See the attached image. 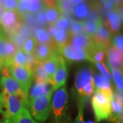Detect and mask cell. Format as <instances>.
<instances>
[{
  "label": "cell",
  "mask_w": 123,
  "mask_h": 123,
  "mask_svg": "<svg viewBox=\"0 0 123 123\" xmlns=\"http://www.w3.org/2000/svg\"><path fill=\"white\" fill-rule=\"evenodd\" d=\"M28 105L27 97L23 92L15 94H0V113L4 118L13 120L23 107Z\"/></svg>",
  "instance_id": "obj_1"
},
{
  "label": "cell",
  "mask_w": 123,
  "mask_h": 123,
  "mask_svg": "<svg viewBox=\"0 0 123 123\" xmlns=\"http://www.w3.org/2000/svg\"><path fill=\"white\" fill-rule=\"evenodd\" d=\"M112 101L113 92L111 90L96 89L91 103L97 122H101L109 118Z\"/></svg>",
  "instance_id": "obj_2"
},
{
  "label": "cell",
  "mask_w": 123,
  "mask_h": 123,
  "mask_svg": "<svg viewBox=\"0 0 123 123\" xmlns=\"http://www.w3.org/2000/svg\"><path fill=\"white\" fill-rule=\"evenodd\" d=\"M51 94H45L35 98L31 101L28 106L34 118L40 123H44L48 118L51 110Z\"/></svg>",
  "instance_id": "obj_3"
},
{
  "label": "cell",
  "mask_w": 123,
  "mask_h": 123,
  "mask_svg": "<svg viewBox=\"0 0 123 123\" xmlns=\"http://www.w3.org/2000/svg\"><path fill=\"white\" fill-rule=\"evenodd\" d=\"M7 66L9 68L10 75L20 84L25 94L28 97V91L31 87L33 79L32 71L25 66H17L13 64Z\"/></svg>",
  "instance_id": "obj_4"
},
{
  "label": "cell",
  "mask_w": 123,
  "mask_h": 123,
  "mask_svg": "<svg viewBox=\"0 0 123 123\" xmlns=\"http://www.w3.org/2000/svg\"><path fill=\"white\" fill-rule=\"evenodd\" d=\"M67 98L68 94L64 86L57 89L53 96L51 107L54 117L57 123H61L64 121V118L66 116Z\"/></svg>",
  "instance_id": "obj_5"
},
{
  "label": "cell",
  "mask_w": 123,
  "mask_h": 123,
  "mask_svg": "<svg viewBox=\"0 0 123 123\" xmlns=\"http://www.w3.org/2000/svg\"><path fill=\"white\" fill-rule=\"evenodd\" d=\"M23 23V17L17 10H4L0 21L4 32L8 34L16 32Z\"/></svg>",
  "instance_id": "obj_6"
},
{
  "label": "cell",
  "mask_w": 123,
  "mask_h": 123,
  "mask_svg": "<svg viewBox=\"0 0 123 123\" xmlns=\"http://www.w3.org/2000/svg\"><path fill=\"white\" fill-rule=\"evenodd\" d=\"M57 53L70 62H78L89 60L88 54L86 51L72 45L70 43H67L58 49Z\"/></svg>",
  "instance_id": "obj_7"
},
{
  "label": "cell",
  "mask_w": 123,
  "mask_h": 123,
  "mask_svg": "<svg viewBox=\"0 0 123 123\" xmlns=\"http://www.w3.org/2000/svg\"><path fill=\"white\" fill-rule=\"evenodd\" d=\"M44 6L42 0H19L17 11L23 17L27 13H37Z\"/></svg>",
  "instance_id": "obj_8"
},
{
  "label": "cell",
  "mask_w": 123,
  "mask_h": 123,
  "mask_svg": "<svg viewBox=\"0 0 123 123\" xmlns=\"http://www.w3.org/2000/svg\"><path fill=\"white\" fill-rule=\"evenodd\" d=\"M53 91V86L50 81H35V84L31 88L30 94H28V104L36 97L49 94H52Z\"/></svg>",
  "instance_id": "obj_9"
},
{
  "label": "cell",
  "mask_w": 123,
  "mask_h": 123,
  "mask_svg": "<svg viewBox=\"0 0 123 123\" xmlns=\"http://www.w3.org/2000/svg\"><path fill=\"white\" fill-rule=\"evenodd\" d=\"M67 76H68V71L66 66V62L64 59L60 56L57 69L53 75L52 81L51 82L53 86L54 90L65 85Z\"/></svg>",
  "instance_id": "obj_10"
},
{
  "label": "cell",
  "mask_w": 123,
  "mask_h": 123,
  "mask_svg": "<svg viewBox=\"0 0 123 123\" xmlns=\"http://www.w3.org/2000/svg\"><path fill=\"white\" fill-rule=\"evenodd\" d=\"M111 34H112L108 27L103 23H102L92 38L94 43L107 49L110 47Z\"/></svg>",
  "instance_id": "obj_11"
},
{
  "label": "cell",
  "mask_w": 123,
  "mask_h": 123,
  "mask_svg": "<svg viewBox=\"0 0 123 123\" xmlns=\"http://www.w3.org/2000/svg\"><path fill=\"white\" fill-rule=\"evenodd\" d=\"M68 43L77 47L84 49L87 53L94 44V42L91 37L85 34L84 33L70 36Z\"/></svg>",
  "instance_id": "obj_12"
},
{
  "label": "cell",
  "mask_w": 123,
  "mask_h": 123,
  "mask_svg": "<svg viewBox=\"0 0 123 123\" xmlns=\"http://www.w3.org/2000/svg\"><path fill=\"white\" fill-rule=\"evenodd\" d=\"M57 52V49L54 46L47 44H37L34 55L36 61L43 63Z\"/></svg>",
  "instance_id": "obj_13"
},
{
  "label": "cell",
  "mask_w": 123,
  "mask_h": 123,
  "mask_svg": "<svg viewBox=\"0 0 123 123\" xmlns=\"http://www.w3.org/2000/svg\"><path fill=\"white\" fill-rule=\"evenodd\" d=\"M93 71L89 67H84L77 73L75 80V86L78 92L81 90L84 86L93 81Z\"/></svg>",
  "instance_id": "obj_14"
},
{
  "label": "cell",
  "mask_w": 123,
  "mask_h": 123,
  "mask_svg": "<svg viewBox=\"0 0 123 123\" xmlns=\"http://www.w3.org/2000/svg\"><path fill=\"white\" fill-rule=\"evenodd\" d=\"M0 84L3 90V94H15L23 92L20 84L10 75H2Z\"/></svg>",
  "instance_id": "obj_15"
},
{
  "label": "cell",
  "mask_w": 123,
  "mask_h": 123,
  "mask_svg": "<svg viewBox=\"0 0 123 123\" xmlns=\"http://www.w3.org/2000/svg\"><path fill=\"white\" fill-rule=\"evenodd\" d=\"M107 58L110 68H115L122 70L123 68V52L119 51L114 46L108 48Z\"/></svg>",
  "instance_id": "obj_16"
},
{
  "label": "cell",
  "mask_w": 123,
  "mask_h": 123,
  "mask_svg": "<svg viewBox=\"0 0 123 123\" xmlns=\"http://www.w3.org/2000/svg\"><path fill=\"white\" fill-rule=\"evenodd\" d=\"M60 57V55L57 52V53H54L52 56H51L49 58L48 60L41 63L45 73L47 75L49 81H50V82L52 81L53 75L56 71L58 64H59Z\"/></svg>",
  "instance_id": "obj_17"
},
{
  "label": "cell",
  "mask_w": 123,
  "mask_h": 123,
  "mask_svg": "<svg viewBox=\"0 0 123 123\" xmlns=\"http://www.w3.org/2000/svg\"><path fill=\"white\" fill-rule=\"evenodd\" d=\"M33 37L34 38L38 44H49L57 48L53 39L51 38V36L49 35L47 30L43 27L40 26L34 28L33 32Z\"/></svg>",
  "instance_id": "obj_18"
},
{
  "label": "cell",
  "mask_w": 123,
  "mask_h": 123,
  "mask_svg": "<svg viewBox=\"0 0 123 123\" xmlns=\"http://www.w3.org/2000/svg\"><path fill=\"white\" fill-rule=\"evenodd\" d=\"M107 50V49L103 47L102 46L94 43L92 49L88 51L89 61L92 62L95 64L103 63Z\"/></svg>",
  "instance_id": "obj_19"
},
{
  "label": "cell",
  "mask_w": 123,
  "mask_h": 123,
  "mask_svg": "<svg viewBox=\"0 0 123 123\" xmlns=\"http://www.w3.org/2000/svg\"><path fill=\"white\" fill-rule=\"evenodd\" d=\"M104 24L108 27V29L113 33H117L120 30V20L119 18L118 14L114 9L110 10L107 14V20L104 22Z\"/></svg>",
  "instance_id": "obj_20"
},
{
  "label": "cell",
  "mask_w": 123,
  "mask_h": 123,
  "mask_svg": "<svg viewBox=\"0 0 123 123\" xmlns=\"http://www.w3.org/2000/svg\"><path fill=\"white\" fill-rule=\"evenodd\" d=\"M90 11V8L87 3L84 1H81L78 4L75 5L73 7L72 14L79 21L86 19Z\"/></svg>",
  "instance_id": "obj_21"
},
{
  "label": "cell",
  "mask_w": 123,
  "mask_h": 123,
  "mask_svg": "<svg viewBox=\"0 0 123 123\" xmlns=\"http://www.w3.org/2000/svg\"><path fill=\"white\" fill-rule=\"evenodd\" d=\"M69 38L70 34L68 31L66 30H57L53 37V42L57 49L68 43Z\"/></svg>",
  "instance_id": "obj_22"
},
{
  "label": "cell",
  "mask_w": 123,
  "mask_h": 123,
  "mask_svg": "<svg viewBox=\"0 0 123 123\" xmlns=\"http://www.w3.org/2000/svg\"><path fill=\"white\" fill-rule=\"evenodd\" d=\"M12 123H37L31 115L30 113V111L27 109L26 107H23L22 110L19 111L17 116L12 121Z\"/></svg>",
  "instance_id": "obj_23"
},
{
  "label": "cell",
  "mask_w": 123,
  "mask_h": 123,
  "mask_svg": "<svg viewBox=\"0 0 123 123\" xmlns=\"http://www.w3.org/2000/svg\"><path fill=\"white\" fill-rule=\"evenodd\" d=\"M102 23H103L102 19L97 21L86 20L84 22V33L92 38Z\"/></svg>",
  "instance_id": "obj_24"
},
{
  "label": "cell",
  "mask_w": 123,
  "mask_h": 123,
  "mask_svg": "<svg viewBox=\"0 0 123 123\" xmlns=\"http://www.w3.org/2000/svg\"><path fill=\"white\" fill-rule=\"evenodd\" d=\"M44 13L47 23L54 24L61 17V13L57 7H45Z\"/></svg>",
  "instance_id": "obj_25"
},
{
  "label": "cell",
  "mask_w": 123,
  "mask_h": 123,
  "mask_svg": "<svg viewBox=\"0 0 123 123\" xmlns=\"http://www.w3.org/2000/svg\"><path fill=\"white\" fill-rule=\"evenodd\" d=\"M123 115V104L115 101L113 98L111 105V111L108 118L112 122H116L118 119Z\"/></svg>",
  "instance_id": "obj_26"
},
{
  "label": "cell",
  "mask_w": 123,
  "mask_h": 123,
  "mask_svg": "<svg viewBox=\"0 0 123 123\" xmlns=\"http://www.w3.org/2000/svg\"><path fill=\"white\" fill-rule=\"evenodd\" d=\"M33 78H34L36 81H49V78L47 73H45L44 68L41 63L38 62L35 67L32 70Z\"/></svg>",
  "instance_id": "obj_27"
},
{
  "label": "cell",
  "mask_w": 123,
  "mask_h": 123,
  "mask_svg": "<svg viewBox=\"0 0 123 123\" xmlns=\"http://www.w3.org/2000/svg\"><path fill=\"white\" fill-rule=\"evenodd\" d=\"M72 21L73 20L70 14H62L61 17L54 23V25L57 27V30H66L68 31Z\"/></svg>",
  "instance_id": "obj_28"
},
{
  "label": "cell",
  "mask_w": 123,
  "mask_h": 123,
  "mask_svg": "<svg viewBox=\"0 0 123 123\" xmlns=\"http://www.w3.org/2000/svg\"><path fill=\"white\" fill-rule=\"evenodd\" d=\"M73 7L69 0H57V8L61 14H72Z\"/></svg>",
  "instance_id": "obj_29"
},
{
  "label": "cell",
  "mask_w": 123,
  "mask_h": 123,
  "mask_svg": "<svg viewBox=\"0 0 123 123\" xmlns=\"http://www.w3.org/2000/svg\"><path fill=\"white\" fill-rule=\"evenodd\" d=\"M37 44L38 43H36L34 38L33 36H31L25 40L21 49L27 54H34Z\"/></svg>",
  "instance_id": "obj_30"
},
{
  "label": "cell",
  "mask_w": 123,
  "mask_h": 123,
  "mask_svg": "<svg viewBox=\"0 0 123 123\" xmlns=\"http://www.w3.org/2000/svg\"><path fill=\"white\" fill-rule=\"evenodd\" d=\"M94 84L98 90H111L110 82L100 74L95 75Z\"/></svg>",
  "instance_id": "obj_31"
},
{
  "label": "cell",
  "mask_w": 123,
  "mask_h": 123,
  "mask_svg": "<svg viewBox=\"0 0 123 123\" xmlns=\"http://www.w3.org/2000/svg\"><path fill=\"white\" fill-rule=\"evenodd\" d=\"M111 70H112V76L114 80L117 90L123 92V77L122 70L118 69V68H111Z\"/></svg>",
  "instance_id": "obj_32"
},
{
  "label": "cell",
  "mask_w": 123,
  "mask_h": 123,
  "mask_svg": "<svg viewBox=\"0 0 123 123\" xmlns=\"http://www.w3.org/2000/svg\"><path fill=\"white\" fill-rule=\"evenodd\" d=\"M70 36L76 35L84 33V22L81 21H72L68 29Z\"/></svg>",
  "instance_id": "obj_33"
},
{
  "label": "cell",
  "mask_w": 123,
  "mask_h": 123,
  "mask_svg": "<svg viewBox=\"0 0 123 123\" xmlns=\"http://www.w3.org/2000/svg\"><path fill=\"white\" fill-rule=\"evenodd\" d=\"M19 0H0L2 8L6 10H17Z\"/></svg>",
  "instance_id": "obj_34"
},
{
  "label": "cell",
  "mask_w": 123,
  "mask_h": 123,
  "mask_svg": "<svg viewBox=\"0 0 123 123\" xmlns=\"http://www.w3.org/2000/svg\"><path fill=\"white\" fill-rule=\"evenodd\" d=\"M6 38L7 37L5 34L0 37V60L4 62V65L7 62V56H6Z\"/></svg>",
  "instance_id": "obj_35"
},
{
  "label": "cell",
  "mask_w": 123,
  "mask_h": 123,
  "mask_svg": "<svg viewBox=\"0 0 123 123\" xmlns=\"http://www.w3.org/2000/svg\"><path fill=\"white\" fill-rule=\"evenodd\" d=\"M94 86H94V81L88 83L86 86H84V87L81 89V90L80 92H79V94L82 97H90L94 93Z\"/></svg>",
  "instance_id": "obj_36"
},
{
  "label": "cell",
  "mask_w": 123,
  "mask_h": 123,
  "mask_svg": "<svg viewBox=\"0 0 123 123\" xmlns=\"http://www.w3.org/2000/svg\"><path fill=\"white\" fill-rule=\"evenodd\" d=\"M96 66L98 68V69L102 73L103 76L108 81H110L111 80V75L110 74V71L108 70L107 67L105 66L104 63H97L95 64Z\"/></svg>",
  "instance_id": "obj_37"
},
{
  "label": "cell",
  "mask_w": 123,
  "mask_h": 123,
  "mask_svg": "<svg viewBox=\"0 0 123 123\" xmlns=\"http://www.w3.org/2000/svg\"><path fill=\"white\" fill-rule=\"evenodd\" d=\"M36 18L38 23H39L40 26H44L47 24V21L45 17V13H44V6L42 10H40L39 12H38L37 13H36Z\"/></svg>",
  "instance_id": "obj_38"
},
{
  "label": "cell",
  "mask_w": 123,
  "mask_h": 123,
  "mask_svg": "<svg viewBox=\"0 0 123 123\" xmlns=\"http://www.w3.org/2000/svg\"><path fill=\"white\" fill-rule=\"evenodd\" d=\"M114 47L118 49L119 51L123 52V38L122 35L116 36L113 40Z\"/></svg>",
  "instance_id": "obj_39"
},
{
  "label": "cell",
  "mask_w": 123,
  "mask_h": 123,
  "mask_svg": "<svg viewBox=\"0 0 123 123\" xmlns=\"http://www.w3.org/2000/svg\"><path fill=\"white\" fill-rule=\"evenodd\" d=\"M75 123H85L84 120V105L83 103H80L78 111V115L75 119Z\"/></svg>",
  "instance_id": "obj_40"
},
{
  "label": "cell",
  "mask_w": 123,
  "mask_h": 123,
  "mask_svg": "<svg viewBox=\"0 0 123 123\" xmlns=\"http://www.w3.org/2000/svg\"><path fill=\"white\" fill-rule=\"evenodd\" d=\"M113 98L120 104H123V92L116 90L113 95Z\"/></svg>",
  "instance_id": "obj_41"
},
{
  "label": "cell",
  "mask_w": 123,
  "mask_h": 123,
  "mask_svg": "<svg viewBox=\"0 0 123 123\" xmlns=\"http://www.w3.org/2000/svg\"><path fill=\"white\" fill-rule=\"evenodd\" d=\"M116 4L113 0H107L104 3V8L106 10H111L115 8Z\"/></svg>",
  "instance_id": "obj_42"
},
{
  "label": "cell",
  "mask_w": 123,
  "mask_h": 123,
  "mask_svg": "<svg viewBox=\"0 0 123 123\" xmlns=\"http://www.w3.org/2000/svg\"><path fill=\"white\" fill-rule=\"evenodd\" d=\"M47 31H48L49 35L51 36V38L53 39V36H54V34H55V32L57 31V28L55 27V25L54 24H50V25H49L48 28H47Z\"/></svg>",
  "instance_id": "obj_43"
},
{
  "label": "cell",
  "mask_w": 123,
  "mask_h": 123,
  "mask_svg": "<svg viewBox=\"0 0 123 123\" xmlns=\"http://www.w3.org/2000/svg\"><path fill=\"white\" fill-rule=\"evenodd\" d=\"M70 1V3L72 4L73 5V6H75V5L78 4L79 3H80L81 1H83V0H69Z\"/></svg>",
  "instance_id": "obj_44"
},
{
  "label": "cell",
  "mask_w": 123,
  "mask_h": 123,
  "mask_svg": "<svg viewBox=\"0 0 123 123\" xmlns=\"http://www.w3.org/2000/svg\"><path fill=\"white\" fill-rule=\"evenodd\" d=\"M114 1L116 6H119V5H123V0H113Z\"/></svg>",
  "instance_id": "obj_45"
},
{
  "label": "cell",
  "mask_w": 123,
  "mask_h": 123,
  "mask_svg": "<svg viewBox=\"0 0 123 123\" xmlns=\"http://www.w3.org/2000/svg\"><path fill=\"white\" fill-rule=\"evenodd\" d=\"M4 11V9L2 8L1 5L0 4V21H1V17H2V14H3Z\"/></svg>",
  "instance_id": "obj_46"
},
{
  "label": "cell",
  "mask_w": 123,
  "mask_h": 123,
  "mask_svg": "<svg viewBox=\"0 0 123 123\" xmlns=\"http://www.w3.org/2000/svg\"><path fill=\"white\" fill-rule=\"evenodd\" d=\"M1 123H12L11 120L8 118H4L3 121L1 122Z\"/></svg>",
  "instance_id": "obj_47"
},
{
  "label": "cell",
  "mask_w": 123,
  "mask_h": 123,
  "mask_svg": "<svg viewBox=\"0 0 123 123\" xmlns=\"http://www.w3.org/2000/svg\"><path fill=\"white\" fill-rule=\"evenodd\" d=\"M116 123H123V115L118 119V120L116 122Z\"/></svg>",
  "instance_id": "obj_48"
},
{
  "label": "cell",
  "mask_w": 123,
  "mask_h": 123,
  "mask_svg": "<svg viewBox=\"0 0 123 123\" xmlns=\"http://www.w3.org/2000/svg\"><path fill=\"white\" fill-rule=\"evenodd\" d=\"M4 66V62H3L0 60V72L1 71V70H2V68H3Z\"/></svg>",
  "instance_id": "obj_49"
},
{
  "label": "cell",
  "mask_w": 123,
  "mask_h": 123,
  "mask_svg": "<svg viewBox=\"0 0 123 123\" xmlns=\"http://www.w3.org/2000/svg\"><path fill=\"white\" fill-rule=\"evenodd\" d=\"M4 34V31L3 30V29H2L1 27H0V37L3 35V34Z\"/></svg>",
  "instance_id": "obj_50"
},
{
  "label": "cell",
  "mask_w": 123,
  "mask_h": 123,
  "mask_svg": "<svg viewBox=\"0 0 123 123\" xmlns=\"http://www.w3.org/2000/svg\"><path fill=\"white\" fill-rule=\"evenodd\" d=\"M99 3H105L107 0H98Z\"/></svg>",
  "instance_id": "obj_51"
},
{
  "label": "cell",
  "mask_w": 123,
  "mask_h": 123,
  "mask_svg": "<svg viewBox=\"0 0 123 123\" xmlns=\"http://www.w3.org/2000/svg\"><path fill=\"white\" fill-rule=\"evenodd\" d=\"M95 123L94 122H93V121H91V120H88V121H87L86 123Z\"/></svg>",
  "instance_id": "obj_52"
},
{
  "label": "cell",
  "mask_w": 123,
  "mask_h": 123,
  "mask_svg": "<svg viewBox=\"0 0 123 123\" xmlns=\"http://www.w3.org/2000/svg\"><path fill=\"white\" fill-rule=\"evenodd\" d=\"M83 1H88V0H83Z\"/></svg>",
  "instance_id": "obj_53"
},
{
  "label": "cell",
  "mask_w": 123,
  "mask_h": 123,
  "mask_svg": "<svg viewBox=\"0 0 123 123\" xmlns=\"http://www.w3.org/2000/svg\"><path fill=\"white\" fill-rule=\"evenodd\" d=\"M0 123H1V121H0Z\"/></svg>",
  "instance_id": "obj_54"
}]
</instances>
